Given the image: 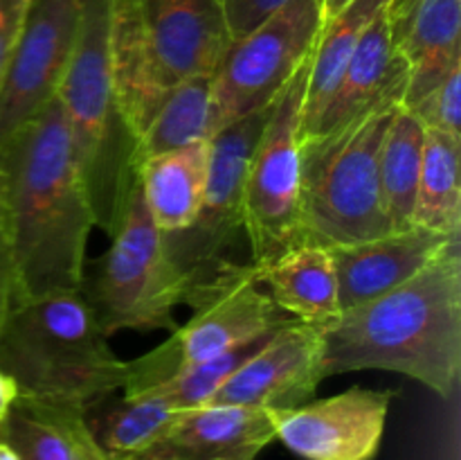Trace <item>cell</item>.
Here are the masks:
<instances>
[{
    "label": "cell",
    "instance_id": "cell-20",
    "mask_svg": "<svg viewBox=\"0 0 461 460\" xmlns=\"http://www.w3.org/2000/svg\"><path fill=\"white\" fill-rule=\"evenodd\" d=\"M401 63H403V59L396 54L392 21L385 7L376 14V18L365 30L363 39L358 41V48H356L347 70L342 72L327 108L315 122L313 131L304 138V143L324 138V135L342 129L347 122L363 113L378 97V93L390 84Z\"/></svg>",
    "mask_w": 461,
    "mask_h": 460
},
{
    "label": "cell",
    "instance_id": "cell-12",
    "mask_svg": "<svg viewBox=\"0 0 461 460\" xmlns=\"http://www.w3.org/2000/svg\"><path fill=\"white\" fill-rule=\"evenodd\" d=\"M81 0H32L0 84V147L39 115L66 77L79 32Z\"/></svg>",
    "mask_w": 461,
    "mask_h": 460
},
{
    "label": "cell",
    "instance_id": "cell-2",
    "mask_svg": "<svg viewBox=\"0 0 461 460\" xmlns=\"http://www.w3.org/2000/svg\"><path fill=\"white\" fill-rule=\"evenodd\" d=\"M322 373L390 370L450 400L461 374L459 239L414 278L320 327Z\"/></svg>",
    "mask_w": 461,
    "mask_h": 460
},
{
    "label": "cell",
    "instance_id": "cell-30",
    "mask_svg": "<svg viewBox=\"0 0 461 460\" xmlns=\"http://www.w3.org/2000/svg\"><path fill=\"white\" fill-rule=\"evenodd\" d=\"M32 0H0V84L7 72L14 45L21 34L23 21Z\"/></svg>",
    "mask_w": 461,
    "mask_h": 460
},
{
    "label": "cell",
    "instance_id": "cell-3",
    "mask_svg": "<svg viewBox=\"0 0 461 460\" xmlns=\"http://www.w3.org/2000/svg\"><path fill=\"white\" fill-rule=\"evenodd\" d=\"M113 14L115 0H81L75 52L57 93L95 228L108 237L138 185V138L113 75Z\"/></svg>",
    "mask_w": 461,
    "mask_h": 460
},
{
    "label": "cell",
    "instance_id": "cell-4",
    "mask_svg": "<svg viewBox=\"0 0 461 460\" xmlns=\"http://www.w3.org/2000/svg\"><path fill=\"white\" fill-rule=\"evenodd\" d=\"M0 370L18 397L79 410L126 383V361L111 350L79 289L12 307L0 329Z\"/></svg>",
    "mask_w": 461,
    "mask_h": 460
},
{
    "label": "cell",
    "instance_id": "cell-1",
    "mask_svg": "<svg viewBox=\"0 0 461 460\" xmlns=\"http://www.w3.org/2000/svg\"><path fill=\"white\" fill-rule=\"evenodd\" d=\"M0 207L18 302L77 291L95 228L59 99L0 147Z\"/></svg>",
    "mask_w": 461,
    "mask_h": 460
},
{
    "label": "cell",
    "instance_id": "cell-15",
    "mask_svg": "<svg viewBox=\"0 0 461 460\" xmlns=\"http://www.w3.org/2000/svg\"><path fill=\"white\" fill-rule=\"evenodd\" d=\"M275 440V410L205 404L180 410L165 433L126 460H255Z\"/></svg>",
    "mask_w": 461,
    "mask_h": 460
},
{
    "label": "cell",
    "instance_id": "cell-28",
    "mask_svg": "<svg viewBox=\"0 0 461 460\" xmlns=\"http://www.w3.org/2000/svg\"><path fill=\"white\" fill-rule=\"evenodd\" d=\"M405 108L426 129L461 140V66L450 70V75L426 97Z\"/></svg>",
    "mask_w": 461,
    "mask_h": 460
},
{
    "label": "cell",
    "instance_id": "cell-10",
    "mask_svg": "<svg viewBox=\"0 0 461 460\" xmlns=\"http://www.w3.org/2000/svg\"><path fill=\"white\" fill-rule=\"evenodd\" d=\"M275 102L230 122L212 138L210 183L198 215L185 230L165 235L171 264L185 282V296L230 264L232 248L243 237V185L255 144Z\"/></svg>",
    "mask_w": 461,
    "mask_h": 460
},
{
    "label": "cell",
    "instance_id": "cell-7",
    "mask_svg": "<svg viewBox=\"0 0 461 460\" xmlns=\"http://www.w3.org/2000/svg\"><path fill=\"white\" fill-rule=\"evenodd\" d=\"M79 293L106 338L120 329L178 327L176 309L185 300V282L167 255L165 235L149 216L140 183L131 189L111 248L86 262Z\"/></svg>",
    "mask_w": 461,
    "mask_h": 460
},
{
    "label": "cell",
    "instance_id": "cell-5",
    "mask_svg": "<svg viewBox=\"0 0 461 460\" xmlns=\"http://www.w3.org/2000/svg\"><path fill=\"white\" fill-rule=\"evenodd\" d=\"M408 66L342 129L304 143L302 244L349 246L392 233L381 189V147L403 104Z\"/></svg>",
    "mask_w": 461,
    "mask_h": 460
},
{
    "label": "cell",
    "instance_id": "cell-26",
    "mask_svg": "<svg viewBox=\"0 0 461 460\" xmlns=\"http://www.w3.org/2000/svg\"><path fill=\"white\" fill-rule=\"evenodd\" d=\"M426 126L401 104L381 147V189L392 230L412 225Z\"/></svg>",
    "mask_w": 461,
    "mask_h": 460
},
{
    "label": "cell",
    "instance_id": "cell-8",
    "mask_svg": "<svg viewBox=\"0 0 461 460\" xmlns=\"http://www.w3.org/2000/svg\"><path fill=\"white\" fill-rule=\"evenodd\" d=\"M192 316L167 341L144 356L126 361V397L167 382L180 370L219 356L255 338H264L293 323L255 275V266L230 262L223 271L187 291Z\"/></svg>",
    "mask_w": 461,
    "mask_h": 460
},
{
    "label": "cell",
    "instance_id": "cell-23",
    "mask_svg": "<svg viewBox=\"0 0 461 460\" xmlns=\"http://www.w3.org/2000/svg\"><path fill=\"white\" fill-rule=\"evenodd\" d=\"M214 135V72L187 77L167 93L147 129L140 133L135 165L198 140H212Z\"/></svg>",
    "mask_w": 461,
    "mask_h": 460
},
{
    "label": "cell",
    "instance_id": "cell-24",
    "mask_svg": "<svg viewBox=\"0 0 461 460\" xmlns=\"http://www.w3.org/2000/svg\"><path fill=\"white\" fill-rule=\"evenodd\" d=\"M180 410L153 392L106 397L84 410V419L108 460H126L167 431Z\"/></svg>",
    "mask_w": 461,
    "mask_h": 460
},
{
    "label": "cell",
    "instance_id": "cell-27",
    "mask_svg": "<svg viewBox=\"0 0 461 460\" xmlns=\"http://www.w3.org/2000/svg\"><path fill=\"white\" fill-rule=\"evenodd\" d=\"M273 336V334H270ZM270 336L255 338V341H248L243 345L232 347V350L223 352L219 356H212V359L201 361L196 365H189V368L180 370L174 377L167 379V382L158 383V386L149 388L144 392H153V395L162 397L165 401H169L174 409L187 410L196 409V406H205L214 400L216 392L221 391L225 382L268 341ZM140 395V392H138ZM126 397V395H124ZM133 397V395H131Z\"/></svg>",
    "mask_w": 461,
    "mask_h": 460
},
{
    "label": "cell",
    "instance_id": "cell-36",
    "mask_svg": "<svg viewBox=\"0 0 461 460\" xmlns=\"http://www.w3.org/2000/svg\"><path fill=\"white\" fill-rule=\"evenodd\" d=\"M5 440V424H0V442Z\"/></svg>",
    "mask_w": 461,
    "mask_h": 460
},
{
    "label": "cell",
    "instance_id": "cell-19",
    "mask_svg": "<svg viewBox=\"0 0 461 460\" xmlns=\"http://www.w3.org/2000/svg\"><path fill=\"white\" fill-rule=\"evenodd\" d=\"M212 140L171 149L138 165V183L153 225L162 235L187 228L210 183Z\"/></svg>",
    "mask_w": 461,
    "mask_h": 460
},
{
    "label": "cell",
    "instance_id": "cell-17",
    "mask_svg": "<svg viewBox=\"0 0 461 460\" xmlns=\"http://www.w3.org/2000/svg\"><path fill=\"white\" fill-rule=\"evenodd\" d=\"M392 34L408 66L403 106H412L461 66V0H419Z\"/></svg>",
    "mask_w": 461,
    "mask_h": 460
},
{
    "label": "cell",
    "instance_id": "cell-13",
    "mask_svg": "<svg viewBox=\"0 0 461 460\" xmlns=\"http://www.w3.org/2000/svg\"><path fill=\"white\" fill-rule=\"evenodd\" d=\"M392 400V391L356 386L297 409L275 410V440L302 460H374Z\"/></svg>",
    "mask_w": 461,
    "mask_h": 460
},
{
    "label": "cell",
    "instance_id": "cell-31",
    "mask_svg": "<svg viewBox=\"0 0 461 460\" xmlns=\"http://www.w3.org/2000/svg\"><path fill=\"white\" fill-rule=\"evenodd\" d=\"M18 302L16 269H14L12 248H9L7 230H5L3 207H0V329L7 320L12 307Z\"/></svg>",
    "mask_w": 461,
    "mask_h": 460
},
{
    "label": "cell",
    "instance_id": "cell-33",
    "mask_svg": "<svg viewBox=\"0 0 461 460\" xmlns=\"http://www.w3.org/2000/svg\"><path fill=\"white\" fill-rule=\"evenodd\" d=\"M417 3L419 0H387V14H390L392 27H396L399 23H403Z\"/></svg>",
    "mask_w": 461,
    "mask_h": 460
},
{
    "label": "cell",
    "instance_id": "cell-6",
    "mask_svg": "<svg viewBox=\"0 0 461 460\" xmlns=\"http://www.w3.org/2000/svg\"><path fill=\"white\" fill-rule=\"evenodd\" d=\"M230 43L223 0H115L113 75L135 138L178 81L216 72Z\"/></svg>",
    "mask_w": 461,
    "mask_h": 460
},
{
    "label": "cell",
    "instance_id": "cell-22",
    "mask_svg": "<svg viewBox=\"0 0 461 460\" xmlns=\"http://www.w3.org/2000/svg\"><path fill=\"white\" fill-rule=\"evenodd\" d=\"M385 7L387 0H354L322 25L309 59V77H306L304 106H302L304 138L313 131L315 122L327 108L365 30Z\"/></svg>",
    "mask_w": 461,
    "mask_h": 460
},
{
    "label": "cell",
    "instance_id": "cell-14",
    "mask_svg": "<svg viewBox=\"0 0 461 460\" xmlns=\"http://www.w3.org/2000/svg\"><path fill=\"white\" fill-rule=\"evenodd\" d=\"M320 327L293 323L273 334L228 382L210 404L288 410L313 400L322 383Z\"/></svg>",
    "mask_w": 461,
    "mask_h": 460
},
{
    "label": "cell",
    "instance_id": "cell-16",
    "mask_svg": "<svg viewBox=\"0 0 461 460\" xmlns=\"http://www.w3.org/2000/svg\"><path fill=\"white\" fill-rule=\"evenodd\" d=\"M457 239L459 235L410 225L369 242L329 248L336 266L342 311L408 282Z\"/></svg>",
    "mask_w": 461,
    "mask_h": 460
},
{
    "label": "cell",
    "instance_id": "cell-25",
    "mask_svg": "<svg viewBox=\"0 0 461 460\" xmlns=\"http://www.w3.org/2000/svg\"><path fill=\"white\" fill-rule=\"evenodd\" d=\"M459 156L461 140L426 129L412 225L444 235H459Z\"/></svg>",
    "mask_w": 461,
    "mask_h": 460
},
{
    "label": "cell",
    "instance_id": "cell-11",
    "mask_svg": "<svg viewBox=\"0 0 461 460\" xmlns=\"http://www.w3.org/2000/svg\"><path fill=\"white\" fill-rule=\"evenodd\" d=\"M322 25V0H288L230 43L214 72L216 133L277 97L311 54Z\"/></svg>",
    "mask_w": 461,
    "mask_h": 460
},
{
    "label": "cell",
    "instance_id": "cell-21",
    "mask_svg": "<svg viewBox=\"0 0 461 460\" xmlns=\"http://www.w3.org/2000/svg\"><path fill=\"white\" fill-rule=\"evenodd\" d=\"M5 442L21 460H108L84 419L70 406L16 397L5 419Z\"/></svg>",
    "mask_w": 461,
    "mask_h": 460
},
{
    "label": "cell",
    "instance_id": "cell-32",
    "mask_svg": "<svg viewBox=\"0 0 461 460\" xmlns=\"http://www.w3.org/2000/svg\"><path fill=\"white\" fill-rule=\"evenodd\" d=\"M16 397H18L16 383H14V379L9 377V374H5L3 370H0V424H5V419H7Z\"/></svg>",
    "mask_w": 461,
    "mask_h": 460
},
{
    "label": "cell",
    "instance_id": "cell-29",
    "mask_svg": "<svg viewBox=\"0 0 461 460\" xmlns=\"http://www.w3.org/2000/svg\"><path fill=\"white\" fill-rule=\"evenodd\" d=\"M286 3L288 0H223L230 39L239 41L246 36Z\"/></svg>",
    "mask_w": 461,
    "mask_h": 460
},
{
    "label": "cell",
    "instance_id": "cell-18",
    "mask_svg": "<svg viewBox=\"0 0 461 460\" xmlns=\"http://www.w3.org/2000/svg\"><path fill=\"white\" fill-rule=\"evenodd\" d=\"M252 266L261 287H268L275 305L293 320L324 327L342 314L336 266L329 248L295 244Z\"/></svg>",
    "mask_w": 461,
    "mask_h": 460
},
{
    "label": "cell",
    "instance_id": "cell-34",
    "mask_svg": "<svg viewBox=\"0 0 461 460\" xmlns=\"http://www.w3.org/2000/svg\"><path fill=\"white\" fill-rule=\"evenodd\" d=\"M349 3H354V0H322V18H324V23H327L329 18L336 16L338 12H342V9H345Z\"/></svg>",
    "mask_w": 461,
    "mask_h": 460
},
{
    "label": "cell",
    "instance_id": "cell-9",
    "mask_svg": "<svg viewBox=\"0 0 461 460\" xmlns=\"http://www.w3.org/2000/svg\"><path fill=\"white\" fill-rule=\"evenodd\" d=\"M309 59L311 54L279 90L248 165L243 185V239L250 246L252 264L302 244V106Z\"/></svg>",
    "mask_w": 461,
    "mask_h": 460
},
{
    "label": "cell",
    "instance_id": "cell-35",
    "mask_svg": "<svg viewBox=\"0 0 461 460\" xmlns=\"http://www.w3.org/2000/svg\"><path fill=\"white\" fill-rule=\"evenodd\" d=\"M0 460H21V455H18L16 451H14L12 446L3 440L0 442Z\"/></svg>",
    "mask_w": 461,
    "mask_h": 460
}]
</instances>
